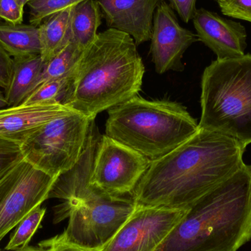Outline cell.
Segmentation results:
<instances>
[{
	"label": "cell",
	"mask_w": 251,
	"mask_h": 251,
	"mask_svg": "<svg viewBox=\"0 0 251 251\" xmlns=\"http://www.w3.org/2000/svg\"><path fill=\"white\" fill-rule=\"evenodd\" d=\"M235 140L199 128L185 143L151 162L132 193L140 206L190 209L245 165Z\"/></svg>",
	"instance_id": "1"
},
{
	"label": "cell",
	"mask_w": 251,
	"mask_h": 251,
	"mask_svg": "<svg viewBox=\"0 0 251 251\" xmlns=\"http://www.w3.org/2000/svg\"><path fill=\"white\" fill-rule=\"evenodd\" d=\"M134 39L109 28L82 51L64 105L95 119L141 90L145 67Z\"/></svg>",
	"instance_id": "2"
},
{
	"label": "cell",
	"mask_w": 251,
	"mask_h": 251,
	"mask_svg": "<svg viewBox=\"0 0 251 251\" xmlns=\"http://www.w3.org/2000/svg\"><path fill=\"white\" fill-rule=\"evenodd\" d=\"M251 239V165L201 199L155 251H237Z\"/></svg>",
	"instance_id": "3"
},
{
	"label": "cell",
	"mask_w": 251,
	"mask_h": 251,
	"mask_svg": "<svg viewBox=\"0 0 251 251\" xmlns=\"http://www.w3.org/2000/svg\"><path fill=\"white\" fill-rule=\"evenodd\" d=\"M179 103L134 97L108 110L105 134L151 162L163 157L199 131Z\"/></svg>",
	"instance_id": "4"
},
{
	"label": "cell",
	"mask_w": 251,
	"mask_h": 251,
	"mask_svg": "<svg viewBox=\"0 0 251 251\" xmlns=\"http://www.w3.org/2000/svg\"><path fill=\"white\" fill-rule=\"evenodd\" d=\"M199 128L237 141L251 143V54L218 60L205 69L201 79Z\"/></svg>",
	"instance_id": "5"
},
{
	"label": "cell",
	"mask_w": 251,
	"mask_h": 251,
	"mask_svg": "<svg viewBox=\"0 0 251 251\" xmlns=\"http://www.w3.org/2000/svg\"><path fill=\"white\" fill-rule=\"evenodd\" d=\"M94 120L73 111L46 124L20 143L24 159L57 178L80 159Z\"/></svg>",
	"instance_id": "6"
},
{
	"label": "cell",
	"mask_w": 251,
	"mask_h": 251,
	"mask_svg": "<svg viewBox=\"0 0 251 251\" xmlns=\"http://www.w3.org/2000/svg\"><path fill=\"white\" fill-rule=\"evenodd\" d=\"M137 205L132 197L104 196L78 202L66 212L69 223L62 234L85 249L104 250L131 218Z\"/></svg>",
	"instance_id": "7"
},
{
	"label": "cell",
	"mask_w": 251,
	"mask_h": 251,
	"mask_svg": "<svg viewBox=\"0 0 251 251\" xmlns=\"http://www.w3.org/2000/svg\"><path fill=\"white\" fill-rule=\"evenodd\" d=\"M57 178L23 159L0 179V242L29 212L48 200Z\"/></svg>",
	"instance_id": "8"
},
{
	"label": "cell",
	"mask_w": 251,
	"mask_h": 251,
	"mask_svg": "<svg viewBox=\"0 0 251 251\" xmlns=\"http://www.w3.org/2000/svg\"><path fill=\"white\" fill-rule=\"evenodd\" d=\"M150 164L138 152L104 134L96 151L91 183L110 197H131Z\"/></svg>",
	"instance_id": "9"
},
{
	"label": "cell",
	"mask_w": 251,
	"mask_h": 251,
	"mask_svg": "<svg viewBox=\"0 0 251 251\" xmlns=\"http://www.w3.org/2000/svg\"><path fill=\"white\" fill-rule=\"evenodd\" d=\"M189 210L137 206L126 224L103 251H155Z\"/></svg>",
	"instance_id": "10"
},
{
	"label": "cell",
	"mask_w": 251,
	"mask_h": 251,
	"mask_svg": "<svg viewBox=\"0 0 251 251\" xmlns=\"http://www.w3.org/2000/svg\"><path fill=\"white\" fill-rule=\"evenodd\" d=\"M151 41L152 62L156 72L162 75L168 71H183L184 52L199 40L197 35L179 25L171 5L161 0L153 16Z\"/></svg>",
	"instance_id": "11"
},
{
	"label": "cell",
	"mask_w": 251,
	"mask_h": 251,
	"mask_svg": "<svg viewBox=\"0 0 251 251\" xmlns=\"http://www.w3.org/2000/svg\"><path fill=\"white\" fill-rule=\"evenodd\" d=\"M193 21L199 41L213 51L218 60L244 55L247 32L243 25L204 8L196 10Z\"/></svg>",
	"instance_id": "12"
},
{
	"label": "cell",
	"mask_w": 251,
	"mask_h": 251,
	"mask_svg": "<svg viewBox=\"0 0 251 251\" xmlns=\"http://www.w3.org/2000/svg\"><path fill=\"white\" fill-rule=\"evenodd\" d=\"M161 0H98L107 26L125 32L136 45L151 40L155 10Z\"/></svg>",
	"instance_id": "13"
},
{
	"label": "cell",
	"mask_w": 251,
	"mask_h": 251,
	"mask_svg": "<svg viewBox=\"0 0 251 251\" xmlns=\"http://www.w3.org/2000/svg\"><path fill=\"white\" fill-rule=\"evenodd\" d=\"M61 104H35L0 110V137L21 143L40 127L73 112Z\"/></svg>",
	"instance_id": "14"
},
{
	"label": "cell",
	"mask_w": 251,
	"mask_h": 251,
	"mask_svg": "<svg viewBox=\"0 0 251 251\" xmlns=\"http://www.w3.org/2000/svg\"><path fill=\"white\" fill-rule=\"evenodd\" d=\"M45 63L38 55L13 57V68L4 95L8 107L22 105L39 85Z\"/></svg>",
	"instance_id": "15"
},
{
	"label": "cell",
	"mask_w": 251,
	"mask_h": 251,
	"mask_svg": "<svg viewBox=\"0 0 251 251\" xmlns=\"http://www.w3.org/2000/svg\"><path fill=\"white\" fill-rule=\"evenodd\" d=\"M74 7L51 15L38 26L41 57L44 63L50 61L71 42V21Z\"/></svg>",
	"instance_id": "16"
},
{
	"label": "cell",
	"mask_w": 251,
	"mask_h": 251,
	"mask_svg": "<svg viewBox=\"0 0 251 251\" xmlns=\"http://www.w3.org/2000/svg\"><path fill=\"white\" fill-rule=\"evenodd\" d=\"M102 17L98 0H85L74 7L71 21V42L81 51L97 38Z\"/></svg>",
	"instance_id": "17"
},
{
	"label": "cell",
	"mask_w": 251,
	"mask_h": 251,
	"mask_svg": "<svg viewBox=\"0 0 251 251\" xmlns=\"http://www.w3.org/2000/svg\"><path fill=\"white\" fill-rule=\"evenodd\" d=\"M0 46L13 58L41 54L38 26L0 24Z\"/></svg>",
	"instance_id": "18"
},
{
	"label": "cell",
	"mask_w": 251,
	"mask_h": 251,
	"mask_svg": "<svg viewBox=\"0 0 251 251\" xmlns=\"http://www.w3.org/2000/svg\"><path fill=\"white\" fill-rule=\"evenodd\" d=\"M82 53L73 43H69L58 54L45 63L38 86L52 79L73 77Z\"/></svg>",
	"instance_id": "19"
},
{
	"label": "cell",
	"mask_w": 251,
	"mask_h": 251,
	"mask_svg": "<svg viewBox=\"0 0 251 251\" xmlns=\"http://www.w3.org/2000/svg\"><path fill=\"white\" fill-rule=\"evenodd\" d=\"M73 77L52 79L40 85L22 105L35 104H61L69 95Z\"/></svg>",
	"instance_id": "20"
},
{
	"label": "cell",
	"mask_w": 251,
	"mask_h": 251,
	"mask_svg": "<svg viewBox=\"0 0 251 251\" xmlns=\"http://www.w3.org/2000/svg\"><path fill=\"white\" fill-rule=\"evenodd\" d=\"M45 214V208L41 206L29 212L16 226V230L10 237L4 250L14 251L27 247L31 239L41 226Z\"/></svg>",
	"instance_id": "21"
},
{
	"label": "cell",
	"mask_w": 251,
	"mask_h": 251,
	"mask_svg": "<svg viewBox=\"0 0 251 251\" xmlns=\"http://www.w3.org/2000/svg\"><path fill=\"white\" fill-rule=\"evenodd\" d=\"M85 0H29V24L39 26L44 19Z\"/></svg>",
	"instance_id": "22"
},
{
	"label": "cell",
	"mask_w": 251,
	"mask_h": 251,
	"mask_svg": "<svg viewBox=\"0 0 251 251\" xmlns=\"http://www.w3.org/2000/svg\"><path fill=\"white\" fill-rule=\"evenodd\" d=\"M23 159L20 143L0 137V179Z\"/></svg>",
	"instance_id": "23"
},
{
	"label": "cell",
	"mask_w": 251,
	"mask_h": 251,
	"mask_svg": "<svg viewBox=\"0 0 251 251\" xmlns=\"http://www.w3.org/2000/svg\"><path fill=\"white\" fill-rule=\"evenodd\" d=\"M218 4L226 16L251 23V0H224Z\"/></svg>",
	"instance_id": "24"
},
{
	"label": "cell",
	"mask_w": 251,
	"mask_h": 251,
	"mask_svg": "<svg viewBox=\"0 0 251 251\" xmlns=\"http://www.w3.org/2000/svg\"><path fill=\"white\" fill-rule=\"evenodd\" d=\"M24 6L19 0H0V19L11 25L23 22Z\"/></svg>",
	"instance_id": "25"
},
{
	"label": "cell",
	"mask_w": 251,
	"mask_h": 251,
	"mask_svg": "<svg viewBox=\"0 0 251 251\" xmlns=\"http://www.w3.org/2000/svg\"><path fill=\"white\" fill-rule=\"evenodd\" d=\"M44 251H103L104 250H94L85 249L77 245L73 244L65 239L63 234L44 240L38 244Z\"/></svg>",
	"instance_id": "26"
},
{
	"label": "cell",
	"mask_w": 251,
	"mask_h": 251,
	"mask_svg": "<svg viewBox=\"0 0 251 251\" xmlns=\"http://www.w3.org/2000/svg\"><path fill=\"white\" fill-rule=\"evenodd\" d=\"M197 0H169L170 5L179 15L181 20L188 23L194 17Z\"/></svg>",
	"instance_id": "27"
},
{
	"label": "cell",
	"mask_w": 251,
	"mask_h": 251,
	"mask_svg": "<svg viewBox=\"0 0 251 251\" xmlns=\"http://www.w3.org/2000/svg\"><path fill=\"white\" fill-rule=\"evenodd\" d=\"M13 58L0 46V88L5 89L10 83Z\"/></svg>",
	"instance_id": "28"
},
{
	"label": "cell",
	"mask_w": 251,
	"mask_h": 251,
	"mask_svg": "<svg viewBox=\"0 0 251 251\" xmlns=\"http://www.w3.org/2000/svg\"><path fill=\"white\" fill-rule=\"evenodd\" d=\"M8 107V105H7V100H6L4 93H3L2 91H0V110L5 109L4 107Z\"/></svg>",
	"instance_id": "29"
},
{
	"label": "cell",
	"mask_w": 251,
	"mask_h": 251,
	"mask_svg": "<svg viewBox=\"0 0 251 251\" xmlns=\"http://www.w3.org/2000/svg\"><path fill=\"white\" fill-rule=\"evenodd\" d=\"M44 251V250H43L42 248L39 247V246H38V248L30 247V246H27V247L23 248V249H17V250H14V251L4 250V251Z\"/></svg>",
	"instance_id": "30"
},
{
	"label": "cell",
	"mask_w": 251,
	"mask_h": 251,
	"mask_svg": "<svg viewBox=\"0 0 251 251\" xmlns=\"http://www.w3.org/2000/svg\"><path fill=\"white\" fill-rule=\"evenodd\" d=\"M19 2L21 3V4H22V5L25 7V5H26V4H27L28 1H29V0H19Z\"/></svg>",
	"instance_id": "31"
},
{
	"label": "cell",
	"mask_w": 251,
	"mask_h": 251,
	"mask_svg": "<svg viewBox=\"0 0 251 251\" xmlns=\"http://www.w3.org/2000/svg\"><path fill=\"white\" fill-rule=\"evenodd\" d=\"M216 1H218V2L219 3L221 2V1H224V0H216Z\"/></svg>",
	"instance_id": "32"
},
{
	"label": "cell",
	"mask_w": 251,
	"mask_h": 251,
	"mask_svg": "<svg viewBox=\"0 0 251 251\" xmlns=\"http://www.w3.org/2000/svg\"><path fill=\"white\" fill-rule=\"evenodd\" d=\"M0 20H1V19H0Z\"/></svg>",
	"instance_id": "33"
}]
</instances>
